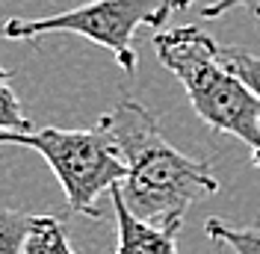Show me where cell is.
I'll list each match as a JSON object with an SVG mask.
<instances>
[{
  "mask_svg": "<svg viewBox=\"0 0 260 254\" xmlns=\"http://www.w3.org/2000/svg\"><path fill=\"white\" fill-rule=\"evenodd\" d=\"M101 121L110 130L127 169L118 189L139 219L180 231L192 201L219 189L210 163L186 157L166 142L154 112L145 104L124 98Z\"/></svg>",
  "mask_w": 260,
  "mask_h": 254,
  "instance_id": "1",
  "label": "cell"
},
{
  "mask_svg": "<svg viewBox=\"0 0 260 254\" xmlns=\"http://www.w3.org/2000/svg\"><path fill=\"white\" fill-rule=\"evenodd\" d=\"M154 50L192 104L195 115L216 133L237 136L251 148L260 169V98L219 56V45L201 27L154 33Z\"/></svg>",
  "mask_w": 260,
  "mask_h": 254,
  "instance_id": "2",
  "label": "cell"
},
{
  "mask_svg": "<svg viewBox=\"0 0 260 254\" xmlns=\"http://www.w3.org/2000/svg\"><path fill=\"white\" fill-rule=\"evenodd\" d=\"M0 145H21L42 154L62 186L68 210L89 219L104 216L98 207L101 192H110L127 175L124 160L104 121H98L92 130H0Z\"/></svg>",
  "mask_w": 260,
  "mask_h": 254,
  "instance_id": "3",
  "label": "cell"
},
{
  "mask_svg": "<svg viewBox=\"0 0 260 254\" xmlns=\"http://www.w3.org/2000/svg\"><path fill=\"white\" fill-rule=\"evenodd\" d=\"M178 0H89L77 9L45 18H9L0 33L15 42H39L53 33H77L101 48L113 50L124 74H136L133 36L139 27L160 30L166 18L178 12Z\"/></svg>",
  "mask_w": 260,
  "mask_h": 254,
  "instance_id": "4",
  "label": "cell"
},
{
  "mask_svg": "<svg viewBox=\"0 0 260 254\" xmlns=\"http://www.w3.org/2000/svg\"><path fill=\"white\" fill-rule=\"evenodd\" d=\"M113 210H115V225H118V245L115 254H178V234L175 228H160L145 219H139L127 204L124 195L115 183L113 189Z\"/></svg>",
  "mask_w": 260,
  "mask_h": 254,
  "instance_id": "5",
  "label": "cell"
},
{
  "mask_svg": "<svg viewBox=\"0 0 260 254\" xmlns=\"http://www.w3.org/2000/svg\"><path fill=\"white\" fill-rule=\"evenodd\" d=\"M24 254H77L65 237V228L56 216H30V234Z\"/></svg>",
  "mask_w": 260,
  "mask_h": 254,
  "instance_id": "6",
  "label": "cell"
},
{
  "mask_svg": "<svg viewBox=\"0 0 260 254\" xmlns=\"http://www.w3.org/2000/svg\"><path fill=\"white\" fill-rule=\"evenodd\" d=\"M204 234L213 242L228 245L234 254H260V225H248V228H237L228 225L225 219H207L204 222Z\"/></svg>",
  "mask_w": 260,
  "mask_h": 254,
  "instance_id": "7",
  "label": "cell"
},
{
  "mask_svg": "<svg viewBox=\"0 0 260 254\" xmlns=\"http://www.w3.org/2000/svg\"><path fill=\"white\" fill-rule=\"evenodd\" d=\"M30 234V213L15 207H0V254H24Z\"/></svg>",
  "mask_w": 260,
  "mask_h": 254,
  "instance_id": "8",
  "label": "cell"
},
{
  "mask_svg": "<svg viewBox=\"0 0 260 254\" xmlns=\"http://www.w3.org/2000/svg\"><path fill=\"white\" fill-rule=\"evenodd\" d=\"M0 130H32V121L18 101L15 89H12V74L6 68H0Z\"/></svg>",
  "mask_w": 260,
  "mask_h": 254,
  "instance_id": "9",
  "label": "cell"
},
{
  "mask_svg": "<svg viewBox=\"0 0 260 254\" xmlns=\"http://www.w3.org/2000/svg\"><path fill=\"white\" fill-rule=\"evenodd\" d=\"M222 62L260 98V56L245 48H219Z\"/></svg>",
  "mask_w": 260,
  "mask_h": 254,
  "instance_id": "10",
  "label": "cell"
},
{
  "mask_svg": "<svg viewBox=\"0 0 260 254\" xmlns=\"http://www.w3.org/2000/svg\"><path fill=\"white\" fill-rule=\"evenodd\" d=\"M231 9H248L251 15H260V0H216V3H210V6L201 9V15L213 21V18L228 15Z\"/></svg>",
  "mask_w": 260,
  "mask_h": 254,
  "instance_id": "11",
  "label": "cell"
},
{
  "mask_svg": "<svg viewBox=\"0 0 260 254\" xmlns=\"http://www.w3.org/2000/svg\"><path fill=\"white\" fill-rule=\"evenodd\" d=\"M189 3H192V0H178V6H180V9H186Z\"/></svg>",
  "mask_w": 260,
  "mask_h": 254,
  "instance_id": "12",
  "label": "cell"
},
{
  "mask_svg": "<svg viewBox=\"0 0 260 254\" xmlns=\"http://www.w3.org/2000/svg\"><path fill=\"white\" fill-rule=\"evenodd\" d=\"M257 18H260V15H257Z\"/></svg>",
  "mask_w": 260,
  "mask_h": 254,
  "instance_id": "13",
  "label": "cell"
}]
</instances>
